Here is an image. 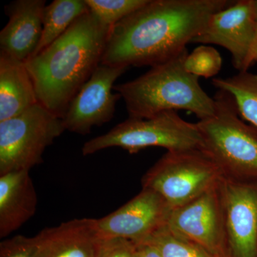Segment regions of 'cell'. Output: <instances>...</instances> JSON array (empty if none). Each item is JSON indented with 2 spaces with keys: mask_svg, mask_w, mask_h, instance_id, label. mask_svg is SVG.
<instances>
[{
  "mask_svg": "<svg viewBox=\"0 0 257 257\" xmlns=\"http://www.w3.org/2000/svg\"><path fill=\"white\" fill-rule=\"evenodd\" d=\"M136 245L124 239H103L96 257H135Z\"/></svg>",
  "mask_w": 257,
  "mask_h": 257,
  "instance_id": "603a6c76",
  "label": "cell"
},
{
  "mask_svg": "<svg viewBox=\"0 0 257 257\" xmlns=\"http://www.w3.org/2000/svg\"><path fill=\"white\" fill-rule=\"evenodd\" d=\"M135 249V257H162L157 248L149 243H138Z\"/></svg>",
  "mask_w": 257,
  "mask_h": 257,
  "instance_id": "cb8c5ba5",
  "label": "cell"
},
{
  "mask_svg": "<svg viewBox=\"0 0 257 257\" xmlns=\"http://www.w3.org/2000/svg\"><path fill=\"white\" fill-rule=\"evenodd\" d=\"M38 257H96L101 237L96 219H76L37 235Z\"/></svg>",
  "mask_w": 257,
  "mask_h": 257,
  "instance_id": "5bb4252c",
  "label": "cell"
},
{
  "mask_svg": "<svg viewBox=\"0 0 257 257\" xmlns=\"http://www.w3.org/2000/svg\"><path fill=\"white\" fill-rule=\"evenodd\" d=\"M256 63H257V35L254 44H253L252 49H251V53H250L247 62H246L245 71H248Z\"/></svg>",
  "mask_w": 257,
  "mask_h": 257,
  "instance_id": "d4e9b609",
  "label": "cell"
},
{
  "mask_svg": "<svg viewBox=\"0 0 257 257\" xmlns=\"http://www.w3.org/2000/svg\"><path fill=\"white\" fill-rule=\"evenodd\" d=\"M229 0H149L111 28L101 64L128 68L164 63L187 49Z\"/></svg>",
  "mask_w": 257,
  "mask_h": 257,
  "instance_id": "6da1fadb",
  "label": "cell"
},
{
  "mask_svg": "<svg viewBox=\"0 0 257 257\" xmlns=\"http://www.w3.org/2000/svg\"><path fill=\"white\" fill-rule=\"evenodd\" d=\"M221 175L219 167L201 150L167 152L144 175L142 185L157 193L173 209L214 187Z\"/></svg>",
  "mask_w": 257,
  "mask_h": 257,
  "instance_id": "52a82bcc",
  "label": "cell"
},
{
  "mask_svg": "<svg viewBox=\"0 0 257 257\" xmlns=\"http://www.w3.org/2000/svg\"><path fill=\"white\" fill-rule=\"evenodd\" d=\"M214 116L196 123L202 138L201 151L221 174L257 178V130L240 117L232 96L218 90Z\"/></svg>",
  "mask_w": 257,
  "mask_h": 257,
  "instance_id": "277c9868",
  "label": "cell"
},
{
  "mask_svg": "<svg viewBox=\"0 0 257 257\" xmlns=\"http://www.w3.org/2000/svg\"><path fill=\"white\" fill-rule=\"evenodd\" d=\"M39 243L37 236L18 235L0 243V257H38Z\"/></svg>",
  "mask_w": 257,
  "mask_h": 257,
  "instance_id": "7402d4cb",
  "label": "cell"
},
{
  "mask_svg": "<svg viewBox=\"0 0 257 257\" xmlns=\"http://www.w3.org/2000/svg\"><path fill=\"white\" fill-rule=\"evenodd\" d=\"M110 30L89 11L25 62L42 105L63 119L71 101L100 65Z\"/></svg>",
  "mask_w": 257,
  "mask_h": 257,
  "instance_id": "7a4b0ae2",
  "label": "cell"
},
{
  "mask_svg": "<svg viewBox=\"0 0 257 257\" xmlns=\"http://www.w3.org/2000/svg\"><path fill=\"white\" fill-rule=\"evenodd\" d=\"M187 49L152 67L138 78L114 85L124 100L130 118L148 119L162 111L184 109L199 120L214 116L216 101L203 90L199 77L184 68Z\"/></svg>",
  "mask_w": 257,
  "mask_h": 257,
  "instance_id": "3957f363",
  "label": "cell"
},
{
  "mask_svg": "<svg viewBox=\"0 0 257 257\" xmlns=\"http://www.w3.org/2000/svg\"><path fill=\"white\" fill-rule=\"evenodd\" d=\"M38 103L25 62L0 52V121L15 117Z\"/></svg>",
  "mask_w": 257,
  "mask_h": 257,
  "instance_id": "2e32d148",
  "label": "cell"
},
{
  "mask_svg": "<svg viewBox=\"0 0 257 257\" xmlns=\"http://www.w3.org/2000/svg\"><path fill=\"white\" fill-rule=\"evenodd\" d=\"M142 243L155 246L162 257H216L197 243L174 234L166 224Z\"/></svg>",
  "mask_w": 257,
  "mask_h": 257,
  "instance_id": "d6986e66",
  "label": "cell"
},
{
  "mask_svg": "<svg viewBox=\"0 0 257 257\" xmlns=\"http://www.w3.org/2000/svg\"><path fill=\"white\" fill-rule=\"evenodd\" d=\"M212 84L232 96L240 117L257 130V74L243 71L231 77L214 78Z\"/></svg>",
  "mask_w": 257,
  "mask_h": 257,
  "instance_id": "ac0fdd59",
  "label": "cell"
},
{
  "mask_svg": "<svg viewBox=\"0 0 257 257\" xmlns=\"http://www.w3.org/2000/svg\"><path fill=\"white\" fill-rule=\"evenodd\" d=\"M170 211L157 193L143 189L119 209L96 221L103 239L119 238L137 244L167 224Z\"/></svg>",
  "mask_w": 257,
  "mask_h": 257,
  "instance_id": "8fae6325",
  "label": "cell"
},
{
  "mask_svg": "<svg viewBox=\"0 0 257 257\" xmlns=\"http://www.w3.org/2000/svg\"><path fill=\"white\" fill-rule=\"evenodd\" d=\"M127 69L100 64L71 101L62 119L65 130L85 135L94 126L110 121L121 98L119 93H112L114 82Z\"/></svg>",
  "mask_w": 257,
  "mask_h": 257,
  "instance_id": "30bf717a",
  "label": "cell"
},
{
  "mask_svg": "<svg viewBox=\"0 0 257 257\" xmlns=\"http://www.w3.org/2000/svg\"><path fill=\"white\" fill-rule=\"evenodd\" d=\"M226 257H257V178L222 175L219 181Z\"/></svg>",
  "mask_w": 257,
  "mask_h": 257,
  "instance_id": "ba28073f",
  "label": "cell"
},
{
  "mask_svg": "<svg viewBox=\"0 0 257 257\" xmlns=\"http://www.w3.org/2000/svg\"><path fill=\"white\" fill-rule=\"evenodd\" d=\"M222 58L220 54L212 47L201 45L194 49L186 57L184 68L189 73L197 77L210 78L221 70Z\"/></svg>",
  "mask_w": 257,
  "mask_h": 257,
  "instance_id": "44dd1931",
  "label": "cell"
},
{
  "mask_svg": "<svg viewBox=\"0 0 257 257\" xmlns=\"http://www.w3.org/2000/svg\"><path fill=\"white\" fill-rule=\"evenodd\" d=\"M149 0H84L88 9L102 25L113 28L143 8Z\"/></svg>",
  "mask_w": 257,
  "mask_h": 257,
  "instance_id": "ffe728a7",
  "label": "cell"
},
{
  "mask_svg": "<svg viewBox=\"0 0 257 257\" xmlns=\"http://www.w3.org/2000/svg\"><path fill=\"white\" fill-rule=\"evenodd\" d=\"M45 0H17L5 8L9 22L0 32V52L26 62L41 40Z\"/></svg>",
  "mask_w": 257,
  "mask_h": 257,
  "instance_id": "4fadbf2b",
  "label": "cell"
},
{
  "mask_svg": "<svg viewBox=\"0 0 257 257\" xmlns=\"http://www.w3.org/2000/svg\"><path fill=\"white\" fill-rule=\"evenodd\" d=\"M166 225L174 234L214 256L226 257L219 182L190 202L171 209Z\"/></svg>",
  "mask_w": 257,
  "mask_h": 257,
  "instance_id": "9c48e42d",
  "label": "cell"
},
{
  "mask_svg": "<svg viewBox=\"0 0 257 257\" xmlns=\"http://www.w3.org/2000/svg\"><path fill=\"white\" fill-rule=\"evenodd\" d=\"M257 35L251 0L234 2L213 15L204 31L191 43L214 44L230 52L233 66L245 71Z\"/></svg>",
  "mask_w": 257,
  "mask_h": 257,
  "instance_id": "7c38bea8",
  "label": "cell"
},
{
  "mask_svg": "<svg viewBox=\"0 0 257 257\" xmlns=\"http://www.w3.org/2000/svg\"><path fill=\"white\" fill-rule=\"evenodd\" d=\"M162 147L167 152L202 150V138L196 123L182 119L177 111H162L148 119L130 118L104 135L82 147L84 156L120 147L136 154L148 147Z\"/></svg>",
  "mask_w": 257,
  "mask_h": 257,
  "instance_id": "5b68a950",
  "label": "cell"
},
{
  "mask_svg": "<svg viewBox=\"0 0 257 257\" xmlns=\"http://www.w3.org/2000/svg\"><path fill=\"white\" fill-rule=\"evenodd\" d=\"M89 11L84 0H55L45 7L41 40L32 57L62 36L77 19Z\"/></svg>",
  "mask_w": 257,
  "mask_h": 257,
  "instance_id": "e0dca14e",
  "label": "cell"
},
{
  "mask_svg": "<svg viewBox=\"0 0 257 257\" xmlns=\"http://www.w3.org/2000/svg\"><path fill=\"white\" fill-rule=\"evenodd\" d=\"M37 206V192L30 171L0 175V237H6L31 219Z\"/></svg>",
  "mask_w": 257,
  "mask_h": 257,
  "instance_id": "9a60e30c",
  "label": "cell"
},
{
  "mask_svg": "<svg viewBox=\"0 0 257 257\" xmlns=\"http://www.w3.org/2000/svg\"><path fill=\"white\" fill-rule=\"evenodd\" d=\"M65 130L62 118L40 103L0 121V175L40 165L47 147Z\"/></svg>",
  "mask_w": 257,
  "mask_h": 257,
  "instance_id": "8992f818",
  "label": "cell"
},
{
  "mask_svg": "<svg viewBox=\"0 0 257 257\" xmlns=\"http://www.w3.org/2000/svg\"><path fill=\"white\" fill-rule=\"evenodd\" d=\"M253 20L257 26V0H251Z\"/></svg>",
  "mask_w": 257,
  "mask_h": 257,
  "instance_id": "484cf974",
  "label": "cell"
}]
</instances>
